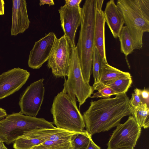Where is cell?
I'll return each mask as SVG.
<instances>
[{"label":"cell","mask_w":149,"mask_h":149,"mask_svg":"<svg viewBox=\"0 0 149 149\" xmlns=\"http://www.w3.org/2000/svg\"><path fill=\"white\" fill-rule=\"evenodd\" d=\"M56 38L54 32H50L35 42L29 55V67L33 69L40 68L47 61Z\"/></svg>","instance_id":"obj_12"},{"label":"cell","mask_w":149,"mask_h":149,"mask_svg":"<svg viewBox=\"0 0 149 149\" xmlns=\"http://www.w3.org/2000/svg\"><path fill=\"white\" fill-rule=\"evenodd\" d=\"M132 109V116L138 126L141 128H148L149 126L148 104L143 102Z\"/></svg>","instance_id":"obj_18"},{"label":"cell","mask_w":149,"mask_h":149,"mask_svg":"<svg viewBox=\"0 0 149 149\" xmlns=\"http://www.w3.org/2000/svg\"><path fill=\"white\" fill-rule=\"evenodd\" d=\"M43 78L28 86L20 97V112L26 115L36 117L40 109L45 92Z\"/></svg>","instance_id":"obj_9"},{"label":"cell","mask_w":149,"mask_h":149,"mask_svg":"<svg viewBox=\"0 0 149 149\" xmlns=\"http://www.w3.org/2000/svg\"><path fill=\"white\" fill-rule=\"evenodd\" d=\"M126 77H131V76L128 72L121 71L108 63L103 64L101 70L99 81L96 84L105 83L119 78Z\"/></svg>","instance_id":"obj_17"},{"label":"cell","mask_w":149,"mask_h":149,"mask_svg":"<svg viewBox=\"0 0 149 149\" xmlns=\"http://www.w3.org/2000/svg\"><path fill=\"white\" fill-rule=\"evenodd\" d=\"M141 89L136 88L132 93L131 98L129 99V104L132 109L143 102L141 99Z\"/></svg>","instance_id":"obj_25"},{"label":"cell","mask_w":149,"mask_h":149,"mask_svg":"<svg viewBox=\"0 0 149 149\" xmlns=\"http://www.w3.org/2000/svg\"><path fill=\"white\" fill-rule=\"evenodd\" d=\"M103 64L104 63H103L97 49L95 47L92 64L94 84L97 83L99 81L101 70Z\"/></svg>","instance_id":"obj_23"},{"label":"cell","mask_w":149,"mask_h":149,"mask_svg":"<svg viewBox=\"0 0 149 149\" xmlns=\"http://www.w3.org/2000/svg\"><path fill=\"white\" fill-rule=\"evenodd\" d=\"M116 5L132 38L134 49H141L143 34L149 31V0H118Z\"/></svg>","instance_id":"obj_3"},{"label":"cell","mask_w":149,"mask_h":149,"mask_svg":"<svg viewBox=\"0 0 149 149\" xmlns=\"http://www.w3.org/2000/svg\"><path fill=\"white\" fill-rule=\"evenodd\" d=\"M129 100L126 93L113 98L92 100L83 115L86 130L92 136L116 127L123 118L132 115Z\"/></svg>","instance_id":"obj_1"},{"label":"cell","mask_w":149,"mask_h":149,"mask_svg":"<svg viewBox=\"0 0 149 149\" xmlns=\"http://www.w3.org/2000/svg\"><path fill=\"white\" fill-rule=\"evenodd\" d=\"M3 142L0 139V149H3Z\"/></svg>","instance_id":"obj_33"},{"label":"cell","mask_w":149,"mask_h":149,"mask_svg":"<svg viewBox=\"0 0 149 149\" xmlns=\"http://www.w3.org/2000/svg\"><path fill=\"white\" fill-rule=\"evenodd\" d=\"M100 148L95 144L91 138L86 149H100Z\"/></svg>","instance_id":"obj_27"},{"label":"cell","mask_w":149,"mask_h":149,"mask_svg":"<svg viewBox=\"0 0 149 149\" xmlns=\"http://www.w3.org/2000/svg\"><path fill=\"white\" fill-rule=\"evenodd\" d=\"M132 82L131 77H126L104 84L111 88L117 95L126 93L130 87Z\"/></svg>","instance_id":"obj_20"},{"label":"cell","mask_w":149,"mask_h":149,"mask_svg":"<svg viewBox=\"0 0 149 149\" xmlns=\"http://www.w3.org/2000/svg\"><path fill=\"white\" fill-rule=\"evenodd\" d=\"M141 128L132 116L124 123L119 124L113 131L107 143L108 149L134 148L141 133Z\"/></svg>","instance_id":"obj_7"},{"label":"cell","mask_w":149,"mask_h":149,"mask_svg":"<svg viewBox=\"0 0 149 149\" xmlns=\"http://www.w3.org/2000/svg\"><path fill=\"white\" fill-rule=\"evenodd\" d=\"M103 12L105 22L113 37L117 38L124 22L122 15L114 0H111L107 3Z\"/></svg>","instance_id":"obj_16"},{"label":"cell","mask_w":149,"mask_h":149,"mask_svg":"<svg viewBox=\"0 0 149 149\" xmlns=\"http://www.w3.org/2000/svg\"><path fill=\"white\" fill-rule=\"evenodd\" d=\"M39 5L40 6L44 5L45 4H47L49 6L54 5L55 4L53 0H40Z\"/></svg>","instance_id":"obj_29"},{"label":"cell","mask_w":149,"mask_h":149,"mask_svg":"<svg viewBox=\"0 0 149 149\" xmlns=\"http://www.w3.org/2000/svg\"><path fill=\"white\" fill-rule=\"evenodd\" d=\"M30 23L26 1L13 0L11 29V35L15 36L23 33L29 28Z\"/></svg>","instance_id":"obj_14"},{"label":"cell","mask_w":149,"mask_h":149,"mask_svg":"<svg viewBox=\"0 0 149 149\" xmlns=\"http://www.w3.org/2000/svg\"><path fill=\"white\" fill-rule=\"evenodd\" d=\"M31 149H48L45 148L43 147H42L39 146H38L35 147H34Z\"/></svg>","instance_id":"obj_32"},{"label":"cell","mask_w":149,"mask_h":149,"mask_svg":"<svg viewBox=\"0 0 149 149\" xmlns=\"http://www.w3.org/2000/svg\"><path fill=\"white\" fill-rule=\"evenodd\" d=\"M141 96L143 99L148 100L149 97V92L148 90L145 89L143 90H141Z\"/></svg>","instance_id":"obj_28"},{"label":"cell","mask_w":149,"mask_h":149,"mask_svg":"<svg viewBox=\"0 0 149 149\" xmlns=\"http://www.w3.org/2000/svg\"><path fill=\"white\" fill-rule=\"evenodd\" d=\"M105 22L102 8L96 6L94 30V45L97 49L103 63H108L106 57L105 38Z\"/></svg>","instance_id":"obj_15"},{"label":"cell","mask_w":149,"mask_h":149,"mask_svg":"<svg viewBox=\"0 0 149 149\" xmlns=\"http://www.w3.org/2000/svg\"><path fill=\"white\" fill-rule=\"evenodd\" d=\"M117 149H134V148H123Z\"/></svg>","instance_id":"obj_34"},{"label":"cell","mask_w":149,"mask_h":149,"mask_svg":"<svg viewBox=\"0 0 149 149\" xmlns=\"http://www.w3.org/2000/svg\"><path fill=\"white\" fill-rule=\"evenodd\" d=\"M4 1L0 0V15H3L4 14Z\"/></svg>","instance_id":"obj_30"},{"label":"cell","mask_w":149,"mask_h":149,"mask_svg":"<svg viewBox=\"0 0 149 149\" xmlns=\"http://www.w3.org/2000/svg\"><path fill=\"white\" fill-rule=\"evenodd\" d=\"M68 79L64 77L63 88L73 100L76 103V97L80 107L93 93L92 87L84 80L75 48H71Z\"/></svg>","instance_id":"obj_6"},{"label":"cell","mask_w":149,"mask_h":149,"mask_svg":"<svg viewBox=\"0 0 149 149\" xmlns=\"http://www.w3.org/2000/svg\"><path fill=\"white\" fill-rule=\"evenodd\" d=\"M7 115L6 111L0 107V120L5 117Z\"/></svg>","instance_id":"obj_31"},{"label":"cell","mask_w":149,"mask_h":149,"mask_svg":"<svg viewBox=\"0 0 149 149\" xmlns=\"http://www.w3.org/2000/svg\"><path fill=\"white\" fill-rule=\"evenodd\" d=\"M3 149H8L6 148V147L5 145L4 144H3Z\"/></svg>","instance_id":"obj_35"},{"label":"cell","mask_w":149,"mask_h":149,"mask_svg":"<svg viewBox=\"0 0 149 149\" xmlns=\"http://www.w3.org/2000/svg\"><path fill=\"white\" fill-rule=\"evenodd\" d=\"M62 129H40L30 131L20 137L13 143L14 149H31L41 144L54 133Z\"/></svg>","instance_id":"obj_13"},{"label":"cell","mask_w":149,"mask_h":149,"mask_svg":"<svg viewBox=\"0 0 149 149\" xmlns=\"http://www.w3.org/2000/svg\"><path fill=\"white\" fill-rule=\"evenodd\" d=\"M71 51V47L64 35L59 38H56L47 65L56 77L68 76Z\"/></svg>","instance_id":"obj_8"},{"label":"cell","mask_w":149,"mask_h":149,"mask_svg":"<svg viewBox=\"0 0 149 149\" xmlns=\"http://www.w3.org/2000/svg\"><path fill=\"white\" fill-rule=\"evenodd\" d=\"M92 136L86 130L75 134L71 140V149H86Z\"/></svg>","instance_id":"obj_21"},{"label":"cell","mask_w":149,"mask_h":149,"mask_svg":"<svg viewBox=\"0 0 149 149\" xmlns=\"http://www.w3.org/2000/svg\"><path fill=\"white\" fill-rule=\"evenodd\" d=\"M82 0H65V6L71 7H78Z\"/></svg>","instance_id":"obj_26"},{"label":"cell","mask_w":149,"mask_h":149,"mask_svg":"<svg viewBox=\"0 0 149 149\" xmlns=\"http://www.w3.org/2000/svg\"><path fill=\"white\" fill-rule=\"evenodd\" d=\"M92 87L93 91L95 90L97 91L93 93L90 97L91 98H109L113 95H116L111 88L104 83L93 84Z\"/></svg>","instance_id":"obj_22"},{"label":"cell","mask_w":149,"mask_h":149,"mask_svg":"<svg viewBox=\"0 0 149 149\" xmlns=\"http://www.w3.org/2000/svg\"><path fill=\"white\" fill-rule=\"evenodd\" d=\"M30 73L19 68L3 73L0 75V100L19 91L28 80Z\"/></svg>","instance_id":"obj_11"},{"label":"cell","mask_w":149,"mask_h":149,"mask_svg":"<svg viewBox=\"0 0 149 149\" xmlns=\"http://www.w3.org/2000/svg\"><path fill=\"white\" fill-rule=\"evenodd\" d=\"M38 146L48 149H71V140L52 141L48 139Z\"/></svg>","instance_id":"obj_24"},{"label":"cell","mask_w":149,"mask_h":149,"mask_svg":"<svg viewBox=\"0 0 149 149\" xmlns=\"http://www.w3.org/2000/svg\"><path fill=\"white\" fill-rule=\"evenodd\" d=\"M120 42L121 52L127 56L134 49L133 41L127 26H123L118 36Z\"/></svg>","instance_id":"obj_19"},{"label":"cell","mask_w":149,"mask_h":149,"mask_svg":"<svg viewBox=\"0 0 149 149\" xmlns=\"http://www.w3.org/2000/svg\"><path fill=\"white\" fill-rule=\"evenodd\" d=\"M55 127L52 123L43 118L24 115L20 111L13 113L0 120V139L9 145L30 131Z\"/></svg>","instance_id":"obj_5"},{"label":"cell","mask_w":149,"mask_h":149,"mask_svg":"<svg viewBox=\"0 0 149 149\" xmlns=\"http://www.w3.org/2000/svg\"><path fill=\"white\" fill-rule=\"evenodd\" d=\"M81 9L80 7H71L64 5L61 6L58 10L64 35L71 48L75 47V37L81 24Z\"/></svg>","instance_id":"obj_10"},{"label":"cell","mask_w":149,"mask_h":149,"mask_svg":"<svg viewBox=\"0 0 149 149\" xmlns=\"http://www.w3.org/2000/svg\"><path fill=\"white\" fill-rule=\"evenodd\" d=\"M96 0H86L81 9L79 38L75 49L85 81L89 83L95 47L94 30Z\"/></svg>","instance_id":"obj_2"},{"label":"cell","mask_w":149,"mask_h":149,"mask_svg":"<svg viewBox=\"0 0 149 149\" xmlns=\"http://www.w3.org/2000/svg\"><path fill=\"white\" fill-rule=\"evenodd\" d=\"M51 112L53 123L57 127L72 132H79L85 130V124L74 102L63 88L54 100Z\"/></svg>","instance_id":"obj_4"}]
</instances>
